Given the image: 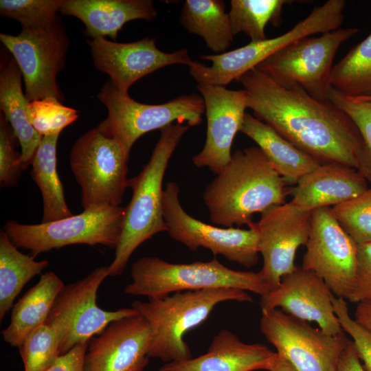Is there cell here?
Listing matches in <instances>:
<instances>
[{"label":"cell","mask_w":371,"mask_h":371,"mask_svg":"<svg viewBox=\"0 0 371 371\" xmlns=\"http://www.w3.org/2000/svg\"><path fill=\"white\" fill-rule=\"evenodd\" d=\"M150 341L149 324L141 315L112 321L89 341L84 371H144Z\"/></svg>","instance_id":"cell-18"},{"label":"cell","mask_w":371,"mask_h":371,"mask_svg":"<svg viewBox=\"0 0 371 371\" xmlns=\"http://www.w3.org/2000/svg\"><path fill=\"white\" fill-rule=\"evenodd\" d=\"M3 113L0 117V185L1 188L15 186L21 171L20 155L15 150L10 130Z\"/></svg>","instance_id":"cell-38"},{"label":"cell","mask_w":371,"mask_h":371,"mask_svg":"<svg viewBox=\"0 0 371 371\" xmlns=\"http://www.w3.org/2000/svg\"><path fill=\"white\" fill-rule=\"evenodd\" d=\"M19 348L24 371H46L60 356L57 334L46 324L34 329Z\"/></svg>","instance_id":"cell-35"},{"label":"cell","mask_w":371,"mask_h":371,"mask_svg":"<svg viewBox=\"0 0 371 371\" xmlns=\"http://www.w3.org/2000/svg\"><path fill=\"white\" fill-rule=\"evenodd\" d=\"M178 185L170 181L163 193V214L167 230L175 240L195 251L199 247L221 255L231 262L251 268L258 262V234L249 229L218 227L189 215L179 201Z\"/></svg>","instance_id":"cell-14"},{"label":"cell","mask_w":371,"mask_h":371,"mask_svg":"<svg viewBox=\"0 0 371 371\" xmlns=\"http://www.w3.org/2000/svg\"><path fill=\"white\" fill-rule=\"evenodd\" d=\"M63 0H1L0 14L19 21L23 28L45 29L59 19Z\"/></svg>","instance_id":"cell-32"},{"label":"cell","mask_w":371,"mask_h":371,"mask_svg":"<svg viewBox=\"0 0 371 371\" xmlns=\"http://www.w3.org/2000/svg\"><path fill=\"white\" fill-rule=\"evenodd\" d=\"M328 100L346 113L357 126L364 144L359 172L371 184V95H346L331 87Z\"/></svg>","instance_id":"cell-33"},{"label":"cell","mask_w":371,"mask_h":371,"mask_svg":"<svg viewBox=\"0 0 371 371\" xmlns=\"http://www.w3.org/2000/svg\"><path fill=\"white\" fill-rule=\"evenodd\" d=\"M357 245V265L348 300L353 303L371 300V243Z\"/></svg>","instance_id":"cell-39"},{"label":"cell","mask_w":371,"mask_h":371,"mask_svg":"<svg viewBox=\"0 0 371 371\" xmlns=\"http://www.w3.org/2000/svg\"><path fill=\"white\" fill-rule=\"evenodd\" d=\"M260 331L297 371H337L348 341L344 332L328 335L281 309L262 310Z\"/></svg>","instance_id":"cell-12"},{"label":"cell","mask_w":371,"mask_h":371,"mask_svg":"<svg viewBox=\"0 0 371 371\" xmlns=\"http://www.w3.org/2000/svg\"><path fill=\"white\" fill-rule=\"evenodd\" d=\"M64 285L55 273L42 274L38 282L12 306L10 323L1 331L3 340L11 346L19 348L34 329L45 323Z\"/></svg>","instance_id":"cell-26"},{"label":"cell","mask_w":371,"mask_h":371,"mask_svg":"<svg viewBox=\"0 0 371 371\" xmlns=\"http://www.w3.org/2000/svg\"><path fill=\"white\" fill-rule=\"evenodd\" d=\"M27 116L33 128L42 137L60 135L78 117L76 109L63 105L53 97L29 102Z\"/></svg>","instance_id":"cell-36"},{"label":"cell","mask_w":371,"mask_h":371,"mask_svg":"<svg viewBox=\"0 0 371 371\" xmlns=\"http://www.w3.org/2000/svg\"><path fill=\"white\" fill-rule=\"evenodd\" d=\"M332 292L316 273L302 267L284 276L277 289L261 296V310L281 309L296 318L316 322L328 335L344 332L335 313Z\"/></svg>","instance_id":"cell-20"},{"label":"cell","mask_w":371,"mask_h":371,"mask_svg":"<svg viewBox=\"0 0 371 371\" xmlns=\"http://www.w3.org/2000/svg\"><path fill=\"white\" fill-rule=\"evenodd\" d=\"M355 319L371 330V300L357 303L355 312Z\"/></svg>","instance_id":"cell-42"},{"label":"cell","mask_w":371,"mask_h":371,"mask_svg":"<svg viewBox=\"0 0 371 371\" xmlns=\"http://www.w3.org/2000/svg\"><path fill=\"white\" fill-rule=\"evenodd\" d=\"M251 302L247 291L232 288L187 291L163 297L135 300L131 306L148 323L151 341L148 357L164 363L192 358L184 335L201 324L222 302Z\"/></svg>","instance_id":"cell-4"},{"label":"cell","mask_w":371,"mask_h":371,"mask_svg":"<svg viewBox=\"0 0 371 371\" xmlns=\"http://www.w3.org/2000/svg\"><path fill=\"white\" fill-rule=\"evenodd\" d=\"M129 156L118 140L97 127L75 142L69 165L81 188L84 210L120 206L128 187Z\"/></svg>","instance_id":"cell-7"},{"label":"cell","mask_w":371,"mask_h":371,"mask_svg":"<svg viewBox=\"0 0 371 371\" xmlns=\"http://www.w3.org/2000/svg\"><path fill=\"white\" fill-rule=\"evenodd\" d=\"M89 342L76 345L69 351L60 355L46 371H84V359Z\"/></svg>","instance_id":"cell-40"},{"label":"cell","mask_w":371,"mask_h":371,"mask_svg":"<svg viewBox=\"0 0 371 371\" xmlns=\"http://www.w3.org/2000/svg\"><path fill=\"white\" fill-rule=\"evenodd\" d=\"M5 232H0V321L14 306L24 286L49 266V261H36L19 251Z\"/></svg>","instance_id":"cell-29"},{"label":"cell","mask_w":371,"mask_h":371,"mask_svg":"<svg viewBox=\"0 0 371 371\" xmlns=\"http://www.w3.org/2000/svg\"><path fill=\"white\" fill-rule=\"evenodd\" d=\"M286 184L262 150L251 146L232 153L203 199L213 224L249 227L254 214L285 203Z\"/></svg>","instance_id":"cell-2"},{"label":"cell","mask_w":371,"mask_h":371,"mask_svg":"<svg viewBox=\"0 0 371 371\" xmlns=\"http://www.w3.org/2000/svg\"><path fill=\"white\" fill-rule=\"evenodd\" d=\"M106 277L107 267L95 268L83 278L64 285L57 295L45 324L57 334L60 355L89 342L112 321L139 314L132 307L110 311L98 306V290Z\"/></svg>","instance_id":"cell-11"},{"label":"cell","mask_w":371,"mask_h":371,"mask_svg":"<svg viewBox=\"0 0 371 371\" xmlns=\"http://www.w3.org/2000/svg\"><path fill=\"white\" fill-rule=\"evenodd\" d=\"M337 371H366L361 363L352 340H348L341 354Z\"/></svg>","instance_id":"cell-41"},{"label":"cell","mask_w":371,"mask_h":371,"mask_svg":"<svg viewBox=\"0 0 371 371\" xmlns=\"http://www.w3.org/2000/svg\"><path fill=\"white\" fill-rule=\"evenodd\" d=\"M268 371H297L283 357L276 352Z\"/></svg>","instance_id":"cell-43"},{"label":"cell","mask_w":371,"mask_h":371,"mask_svg":"<svg viewBox=\"0 0 371 371\" xmlns=\"http://www.w3.org/2000/svg\"><path fill=\"white\" fill-rule=\"evenodd\" d=\"M87 43L96 69L108 74L123 94H128L134 82L162 67L179 64L189 67L193 63L187 49L164 52L157 48L155 39L150 37L131 43L96 37Z\"/></svg>","instance_id":"cell-17"},{"label":"cell","mask_w":371,"mask_h":371,"mask_svg":"<svg viewBox=\"0 0 371 371\" xmlns=\"http://www.w3.org/2000/svg\"><path fill=\"white\" fill-rule=\"evenodd\" d=\"M240 131L257 144L287 184H296L321 164L251 114H245Z\"/></svg>","instance_id":"cell-24"},{"label":"cell","mask_w":371,"mask_h":371,"mask_svg":"<svg viewBox=\"0 0 371 371\" xmlns=\"http://www.w3.org/2000/svg\"><path fill=\"white\" fill-rule=\"evenodd\" d=\"M58 137L59 135L43 137L31 162L30 175L39 188L43 199L41 223L55 221L74 215L67 205L56 168Z\"/></svg>","instance_id":"cell-27"},{"label":"cell","mask_w":371,"mask_h":371,"mask_svg":"<svg viewBox=\"0 0 371 371\" xmlns=\"http://www.w3.org/2000/svg\"><path fill=\"white\" fill-rule=\"evenodd\" d=\"M60 12L79 19L91 38L109 36L113 40L126 23L152 21L157 14L150 0H63Z\"/></svg>","instance_id":"cell-23"},{"label":"cell","mask_w":371,"mask_h":371,"mask_svg":"<svg viewBox=\"0 0 371 371\" xmlns=\"http://www.w3.org/2000/svg\"><path fill=\"white\" fill-rule=\"evenodd\" d=\"M335 313L341 326L352 339L360 360L366 371H371V330L350 317L344 298L331 295Z\"/></svg>","instance_id":"cell-37"},{"label":"cell","mask_w":371,"mask_h":371,"mask_svg":"<svg viewBox=\"0 0 371 371\" xmlns=\"http://www.w3.org/2000/svg\"><path fill=\"white\" fill-rule=\"evenodd\" d=\"M358 32L355 27H339L319 36L300 38L255 68L284 87H299L319 100L328 101L335 56Z\"/></svg>","instance_id":"cell-9"},{"label":"cell","mask_w":371,"mask_h":371,"mask_svg":"<svg viewBox=\"0 0 371 371\" xmlns=\"http://www.w3.org/2000/svg\"><path fill=\"white\" fill-rule=\"evenodd\" d=\"M338 223L357 244L371 243V188L331 207Z\"/></svg>","instance_id":"cell-34"},{"label":"cell","mask_w":371,"mask_h":371,"mask_svg":"<svg viewBox=\"0 0 371 371\" xmlns=\"http://www.w3.org/2000/svg\"><path fill=\"white\" fill-rule=\"evenodd\" d=\"M276 352L262 344H246L227 329L213 338L207 351L195 358L164 363L158 371L269 370Z\"/></svg>","instance_id":"cell-21"},{"label":"cell","mask_w":371,"mask_h":371,"mask_svg":"<svg viewBox=\"0 0 371 371\" xmlns=\"http://www.w3.org/2000/svg\"><path fill=\"white\" fill-rule=\"evenodd\" d=\"M180 22L189 32L204 40L207 47L218 54L225 52L233 41L229 14L221 0H186Z\"/></svg>","instance_id":"cell-28"},{"label":"cell","mask_w":371,"mask_h":371,"mask_svg":"<svg viewBox=\"0 0 371 371\" xmlns=\"http://www.w3.org/2000/svg\"><path fill=\"white\" fill-rule=\"evenodd\" d=\"M22 76L14 58L1 66L0 107L21 146L20 164L23 170L31 165L43 137L35 131L27 118L29 102L22 90Z\"/></svg>","instance_id":"cell-25"},{"label":"cell","mask_w":371,"mask_h":371,"mask_svg":"<svg viewBox=\"0 0 371 371\" xmlns=\"http://www.w3.org/2000/svg\"><path fill=\"white\" fill-rule=\"evenodd\" d=\"M346 4L344 0H328L315 7L305 19L282 35L262 41L250 42L224 53L202 55L201 58L212 62V66L193 61L189 66L190 74L198 84L225 87L291 43L339 28L344 21Z\"/></svg>","instance_id":"cell-6"},{"label":"cell","mask_w":371,"mask_h":371,"mask_svg":"<svg viewBox=\"0 0 371 371\" xmlns=\"http://www.w3.org/2000/svg\"><path fill=\"white\" fill-rule=\"evenodd\" d=\"M0 41L22 74L28 102L49 97L62 102L56 78L64 68L69 41L59 19L41 30L23 28L18 35L1 34Z\"/></svg>","instance_id":"cell-13"},{"label":"cell","mask_w":371,"mask_h":371,"mask_svg":"<svg viewBox=\"0 0 371 371\" xmlns=\"http://www.w3.org/2000/svg\"><path fill=\"white\" fill-rule=\"evenodd\" d=\"M98 98L106 107L108 115L97 128L118 140L129 155L135 142L145 133L174 122L197 126L205 112L204 100L199 95H182L164 104H147L121 93L111 80L103 85Z\"/></svg>","instance_id":"cell-8"},{"label":"cell","mask_w":371,"mask_h":371,"mask_svg":"<svg viewBox=\"0 0 371 371\" xmlns=\"http://www.w3.org/2000/svg\"><path fill=\"white\" fill-rule=\"evenodd\" d=\"M368 183L354 168L335 162L322 164L298 181L290 202L312 212L352 199L367 190Z\"/></svg>","instance_id":"cell-22"},{"label":"cell","mask_w":371,"mask_h":371,"mask_svg":"<svg viewBox=\"0 0 371 371\" xmlns=\"http://www.w3.org/2000/svg\"><path fill=\"white\" fill-rule=\"evenodd\" d=\"M124 207H111L84 210L78 215L38 224L8 221L3 227L12 243L38 254L75 244L101 245L116 249L122 233Z\"/></svg>","instance_id":"cell-10"},{"label":"cell","mask_w":371,"mask_h":371,"mask_svg":"<svg viewBox=\"0 0 371 371\" xmlns=\"http://www.w3.org/2000/svg\"><path fill=\"white\" fill-rule=\"evenodd\" d=\"M330 83L346 95H371V32L333 65Z\"/></svg>","instance_id":"cell-30"},{"label":"cell","mask_w":371,"mask_h":371,"mask_svg":"<svg viewBox=\"0 0 371 371\" xmlns=\"http://www.w3.org/2000/svg\"><path fill=\"white\" fill-rule=\"evenodd\" d=\"M311 223L302 267L319 276L336 297L348 299L356 273L357 245L330 207L313 210Z\"/></svg>","instance_id":"cell-15"},{"label":"cell","mask_w":371,"mask_h":371,"mask_svg":"<svg viewBox=\"0 0 371 371\" xmlns=\"http://www.w3.org/2000/svg\"><path fill=\"white\" fill-rule=\"evenodd\" d=\"M132 282L124 291L130 295L159 298L177 292L232 288L262 296L269 291L258 272L237 271L216 258L190 263H172L155 256L142 257L131 265Z\"/></svg>","instance_id":"cell-5"},{"label":"cell","mask_w":371,"mask_h":371,"mask_svg":"<svg viewBox=\"0 0 371 371\" xmlns=\"http://www.w3.org/2000/svg\"><path fill=\"white\" fill-rule=\"evenodd\" d=\"M188 128L174 123L161 129L149 161L137 175L128 180L132 197L124 207L122 233L115 258L107 267L108 276L122 275L139 245L155 234L166 232L163 214L164 177L172 155Z\"/></svg>","instance_id":"cell-3"},{"label":"cell","mask_w":371,"mask_h":371,"mask_svg":"<svg viewBox=\"0 0 371 371\" xmlns=\"http://www.w3.org/2000/svg\"><path fill=\"white\" fill-rule=\"evenodd\" d=\"M196 87L204 100L207 131L203 149L192 160L197 168L207 167L218 175L232 158V142L247 109L246 92L205 84Z\"/></svg>","instance_id":"cell-19"},{"label":"cell","mask_w":371,"mask_h":371,"mask_svg":"<svg viewBox=\"0 0 371 371\" xmlns=\"http://www.w3.org/2000/svg\"><path fill=\"white\" fill-rule=\"evenodd\" d=\"M286 0H232L228 13L234 36L243 32L251 42L267 39L265 27L268 23L278 25Z\"/></svg>","instance_id":"cell-31"},{"label":"cell","mask_w":371,"mask_h":371,"mask_svg":"<svg viewBox=\"0 0 371 371\" xmlns=\"http://www.w3.org/2000/svg\"><path fill=\"white\" fill-rule=\"evenodd\" d=\"M236 81L247 106L296 148L321 164L339 163L359 170L361 136L350 117L330 100H319L299 87H284L254 68Z\"/></svg>","instance_id":"cell-1"},{"label":"cell","mask_w":371,"mask_h":371,"mask_svg":"<svg viewBox=\"0 0 371 371\" xmlns=\"http://www.w3.org/2000/svg\"><path fill=\"white\" fill-rule=\"evenodd\" d=\"M311 212L290 201L261 213L252 223L258 234V249L263 265L258 274L269 291L275 290L282 278L293 272L297 249L306 245L311 232Z\"/></svg>","instance_id":"cell-16"}]
</instances>
